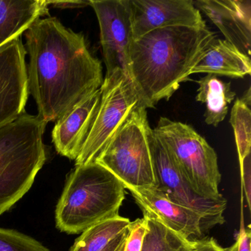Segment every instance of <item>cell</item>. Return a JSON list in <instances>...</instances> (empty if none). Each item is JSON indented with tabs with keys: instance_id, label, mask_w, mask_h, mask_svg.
Returning a JSON list of instances; mask_svg holds the SVG:
<instances>
[{
	"instance_id": "obj_1",
	"label": "cell",
	"mask_w": 251,
	"mask_h": 251,
	"mask_svg": "<svg viewBox=\"0 0 251 251\" xmlns=\"http://www.w3.org/2000/svg\"><path fill=\"white\" fill-rule=\"evenodd\" d=\"M25 36L29 94L45 123L56 122L102 86V64L83 33L49 17L38 19Z\"/></svg>"
},
{
	"instance_id": "obj_2",
	"label": "cell",
	"mask_w": 251,
	"mask_h": 251,
	"mask_svg": "<svg viewBox=\"0 0 251 251\" xmlns=\"http://www.w3.org/2000/svg\"><path fill=\"white\" fill-rule=\"evenodd\" d=\"M217 36L205 27L157 29L133 40L127 75L139 106L154 108L169 100L205 55Z\"/></svg>"
},
{
	"instance_id": "obj_3",
	"label": "cell",
	"mask_w": 251,
	"mask_h": 251,
	"mask_svg": "<svg viewBox=\"0 0 251 251\" xmlns=\"http://www.w3.org/2000/svg\"><path fill=\"white\" fill-rule=\"evenodd\" d=\"M125 190L118 178L100 164L75 166L56 206V227L64 233L77 234L120 215Z\"/></svg>"
},
{
	"instance_id": "obj_4",
	"label": "cell",
	"mask_w": 251,
	"mask_h": 251,
	"mask_svg": "<svg viewBox=\"0 0 251 251\" xmlns=\"http://www.w3.org/2000/svg\"><path fill=\"white\" fill-rule=\"evenodd\" d=\"M46 126L38 116L25 112L0 127V215L30 190L43 167Z\"/></svg>"
},
{
	"instance_id": "obj_5",
	"label": "cell",
	"mask_w": 251,
	"mask_h": 251,
	"mask_svg": "<svg viewBox=\"0 0 251 251\" xmlns=\"http://www.w3.org/2000/svg\"><path fill=\"white\" fill-rule=\"evenodd\" d=\"M152 133L147 109L138 106L111 138L95 162L111 172L125 189H154Z\"/></svg>"
},
{
	"instance_id": "obj_6",
	"label": "cell",
	"mask_w": 251,
	"mask_h": 251,
	"mask_svg": "<svg viewBox=\"0 0 251 251\" xmlns=\"http://www.w3.org/2000/svg\"><path fill=\"white\" fill-rule=\"evenodd\" d=\"M190 183L203 198L225 199L219 192L221 173L215 151L189 125L161 117L153 129Z\"/></svg>"
},
{
	"instance_id": "obj_7",
	"label": "cell",
	"mask_w": 251,
	"mask_h": 251,
	"mask_svg": "<svg viewBox=\"0 0 251 251\" xmlns=\"http://www.w3.org/2000/svg\"><path fill=\"white\" fill-rule=\"evenodd\" d=\"M96 117L83 144L75 166L95 162L101 151L132 111L139 106V98L127 73L117 70L105 75Z\"/></svg>"
},
{
	"instance_id": "obj_8",
	"label": "cell",
	"mask_w": 251,
	"mask_h": 251,
	"mask_svg": "<svg viewBox=\"0 0 251 251\" xmlns=\"http://www.w3.org/2000/svg\"><path fill=\"white\" fill-rule=\"evenodd\" d=\"M151 149L156 190L176 203L187 207L201 216L205 230L224 224L227 200L214 201L198 195L174 158L152 130Z\"/></svg>"
},
{
	"instance_id": "obj_9",
	"label": "cell",
	"mask_w": 251,
	"mask_h": 251,
	"mask_svg": "<svg viewBox=\"0 0 251 251\" xmlns=\"http://www.w3.org/2000/svg\"><path fill=\"white\" fill-rule=\"evenodd\" d=\"M99 23L106 75L127 73L133 42L130 0H90Z\"/></svg>"
},
{
	"instance_id": "obj_10",
	"label": "cell",
	"mask_w": 251,
	"mask_h": 251,
	"mask_svg": "<svg viewBox=\"0 0 251 251\" xmlns=\"http://www.w3.org/2000/svg\"><path fill=\"white\" fill-rule=\"evenodd\" d=\"M26 55L21 36L0 48V127L25 113L30 95Z\"/></svg>"
},
{
	"instance_id": "obj_11",
	"label": "cell",
	"mask_w": 251,
	"mask_h": 251,
	"mask_svg": "<svg viewBox=\"0 0 251 251\" xmlns=\"http://www.w3.org/2000/svg\"><path fill=\"white\" fill-rule=\"evenodd\" d=\"M133 40L157 29L205 27L192 0H130Z\"/></svg>"
},
{
	"instance_id": "obj_12",
	"label": "cell",
	"mask_w": 251,
	"mask_h": 251,
	"mask_svg": "<svg viewBox=\"0 0 251 251\" xmlns=\"http://www.w3.org/2000/svg\"><path fill=\"white\" fill-rule=\"evenodd\" d=\"M130 192L144 217L155 219L183 238L196 240L206 232L201 215L173 202L155 188Z\"/></svg>"
},
{
	"instance_id": "obj_13",
	"label": "cell",
	"mask_w": 251,
	"mask_h": 251,
	"mask_svg": "<svg viewBox=\"0 0 251 251\" xmlns=\"http://www.w3.org/2000/svg\"><path fill=\"white\" fill-rule=\"evenodd\" d=\"M195 5L218 27L225 40L251 58V0H198Z\"/></svg>"
},
{
	"instance_id": "obj_14",
	"label": "cell",
	"mask_w": 251,
	"mask_h": 251,
	"mask_svg": "<svg viewBox=\"0 0 251 251\" xmlns=\"http://www.w3.org/2000/svg\"><path fill=\"white\" fill-rule=\"evenodd\" d=\"M101 99V89L57 120L52 131V140L57 152L75 161L90 131Z\"/></svg>"
},
{
	"instance_id": "obj_15",
	"label": "cell",
	"mask_w": 251,
	"mask_h": 251,
	"mask_svg": "<svg viewBox=\"0 0 251 251\" xmlns=\"http://www.w3.org/2000/svg\"><path fill=\"white\" fill-rule=\"evenodd\" d=\"M207 73L243 78L251 73V58L225 39H215L192 74Z\"/></svg>"
},
{
	"instance_id": "obj_16",
	"label": "cell",
	"mask_w": 251,
	"mask_h": 251,
	"mask_svg": "<svg viewBox=\"0 0 251 251\" xmlns=\"http://www.w3.org/2000/svg\"><path fill=\"white\" fill-rule=\"evenodd\" d=\"M49 14L47 0H0V48Z\"/></svg>"
},
{
	"instance_id": "obj_17",
	"label": "cell",
	"mask_w": 251,
	"mask_h": 251,
	"mask_svg": "<svg viewBox=\"0 0 251 251\" xmlns=\"http://www.w3.org/2000/svg\"><path fill=\"white\" fill-rule=\"evenodd\" d=\"M198 83L196 100L205 105V123L217 127L227 116L229 105L234 100L236 93L232 91L230 82L220 80L216 75L207 74Z\"/></svg>"
},
{
	"instance_id": "obj_18",
	"label": "cell",
	"mask_w": 251,
	"mask_h": 251,
	"mask_svg": "<svg viewBox=\"0 0 251 251\" xmlns=\"http://www.w3.org/2000/svg\"><path fill=\"white\" fill-rule=\"evenodd\" d=\"M130 220L119 215L94 225L77 238L70 251H102L117 235L128 228Z\"/></svg>"
},
{
	"instance_id": "obj_19",
	"label": "cell",
	"mask_w": 251,
	"mask_h": 251,
	"mask_svg": "<svg viewBox=\"0 0 251 251\" xmlns=\"http://www.w3.org/2000/svg\"><path fill=\"white\" fill-rule=\"evenodd\" d=\"M146 218L148 230L144 238L142 251H194L196 240H191L176 233L155 219Z\"/></svg>"
},
{
	"instance_id": "obj_20",
	"label": "cell",
	"mask_w": 251,
	"mask_h": 251,
	"mask_svg": "<svg viewBox=\"0 0 251 251\" xmlns=\"http://www.w3.org/2000/svg\"><path fill=\"white\" fill-rule=\"evenodd\" d=\"M230 123L233 127L239 156V166L247 157L251 156V105L242 98H238L230 113Z\"/></svg>"
},
{
	"instance_id": "obj_21",
	"label": "cell",
	"mask_w": 251,
	"mask_h": 251,
	"mask_svg": "<svg viewBox=\"0 0 251 251\" xmlns=\"http://www.w3.org/2000/svg\"><path fill=\"white\" fill-rule=\"evenodd\" d=\"M0 251H50L33 237L12 229L0 227Z\"/></svg>"
},
{
	"instance_id": "obj_22",
	"label": "cell",
	"mask_w": 251,
	"mask_h": 251,
	"mask_svg": "<svg viewBox=\"0 0 251 251\" xmlns=\"http://www.w3.org/2000/svg\"><path fill=\"white\" fill-rule=\"evenodd\" d=\"M148 230L146 218L137 219L130 223L129 233L123 251H142L144 238Z\"/></svg>"
},
{
	"instance_id": "obj_23",
	"label": "cell",
	"mask_w": 251,
	"mask_h": 251,
	"mask_svg": "<svg viewBox=\"0 0 251 251\" xmlns=\"http://www.w3.org/2000/svg\"><path fill=\"white\" fill-rule=\"evenodd\" d=\"M226 251H251V232L250 228H245L242 222L240 230L236 235L234 244Z\"/></svg>"
},
{
	"instance_id": "obj_24",
	"label": "cell",
	"mask_w": 251,
	"mask_h": 251,
	"mask_svg": "<svg viewBox=\"0 0 251 251\" xmlns=\"http://www.w3.org/2000/svg\"><path fill=\"white\" fill-rule=\"evenodd\" d=\"M242 186L245 192V198L249 207L251 198V156L247 157L240 165Z\"/></svg>"
},
{
	"instance_id": "obj_25",
	"label": "cell",
	"mask_w": 251,
	"mask_h": 251,
	"mask_svg": "<svg viewBox=\"0 0 251 251\" xmlns=\"http://www.w3.org/2000/svg\"><path fill=\"white\" fill-rule=\"evenodd\" d=\"M194 251H226V249L220 246L214 238L208 237L198 239Z\"/></svg>"
},
{
	"instance_id": "obj_26",
	"label": "cell",
	"mask_w": 251,
	"mask_h": 251,
	"mask_svg": "<svg viewBox=\"0 0 251 251\" xmlns=\"http://www.w3.org/2000/svg\"><path fill=\"white\" fill-rule=\"evenodd\" d=\"M48 6L61 9H71V8H80L90 5L89 1L81 0H72V1H48Z\"/></svg>"
},
{
	"instance_id": "obj_27",
	"label": "cell",
	"mask_w": 251,
	"mask_h": 251,
	"mask_svg": "<svg viewBox=\"0 0 251 251\" xmlns=\"http://www.w3.org/2000/svg\"><path fill=\"white\" fill-rule=\"evenodd\" d=\"M129 227L124 231L117 235L113 240L108 244L102 251H120L126 244V239L128 236Z\"/></svg>"
},
{
	"instance_id": "obj_28",
	"label": "cell",
	"mask_w": 251,
	"mask_h": 251,
	"mask_svg": "<svg viewBox=\"0 0 251 251\" xmlns=\"http://www.w3.org/2000/svg\"><path fill=\"white\" fill-rule=\"evenodd\" d=\"M125 245H126V244H125ZM124 248H125V246L123 247V249H122L121 251H123V250H124Z\"/></svg>"
}]
</instances>
